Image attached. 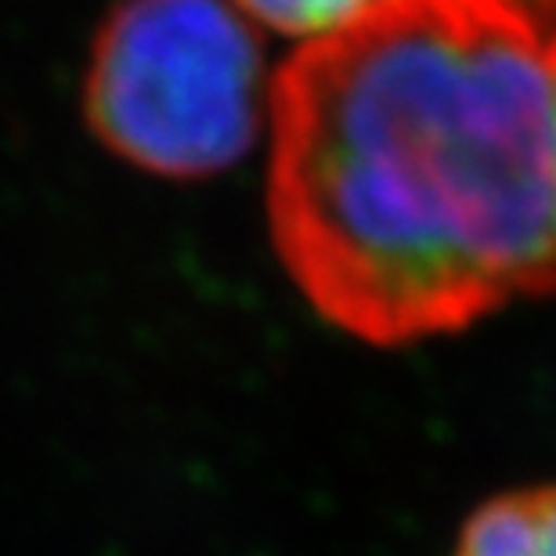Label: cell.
Returning <instances> with one entry per match:
<instances>
[{
  "label": "cell",
  "instance_id": "1",
  "mask_svg": "<svg viewBox=\"0 0 556 556\" xmlns=\"http://www.w3.org/2000/svg\"><path fill=\"white\" fill-rule=\"evenodd\" d=\"M264 135L278 264L348 337L556 300V0H383L300 43Z\"/></svg>",
  "mask_w": 556,
  "mask_h": 556
},
{
  "label": "cell",
  "instance_id": "2",
  "mask_svg": "<svg viewBox=\"0 0 556 556\" xmlns=\"http://www.w3.org/2000/svg\"><path fill=\"white\" fill-rule=\"evenodd\" d=\"M257 26L231 0H119L84 65L91 138L160 181H206L268 130Z\"/></svg>",
  "mask_w": 556,
  "mask_h": 556
},
{
  "label": "cell",
  "instance_id": "3",
  "mask_svg": "<svg viewBox=\"0 0 556 556\" xmlns=\"http://www.w3.org/2000/svg\"><path fill=\"white\" fill-rule=\"evenodd\" d=\"M452 556H556V484L492 495L466 517Z\"/></svg>",
  "mask_w": 556,
  "mask_h": 556
},
{
  "label": "cell",
  "instance_id": "4",
  "mask_svg": "<svg viewBox=\"0 0 556 556\" xmlns=\"http://www.w3.org/2000/svg\"><path fill=\"white\" fill-rule=\"evenodd\" d=\"M231 4L257 29L307 43L351 26L383 0H231Z\"/></svg>",
  "mask_w": 556,
  "mask_h": 556
}]
</instances>
